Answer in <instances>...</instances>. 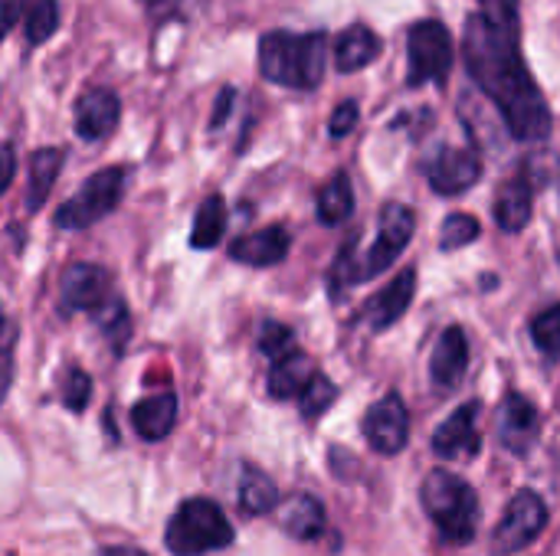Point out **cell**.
I'll return each instance as SVG.
<instances>
[{"mask_svg": "<svg viewBox=\"0 0 560 556\" xmlns=\"http://www.w3.org/2000/svg\"><path fill=\"white\" fill-rule=\"evenodd\" d=\"M532 210H535V184L528 177V170L522 167L515 177H509L495 197V223L505 233H522L532 223Z\"/></svg>", "mask_w": 560, "mask_h": 556, "instance_id": "obj_17", "label": "cell"}, {"mask_svg": "<svg viewBox=\"0 0 560 556\" xmlns=\"http://www.w3.org/2000/svg\"><path fill=\"white\" fill-rule=\"evenodd\" d=\"M354 125H358V102H341V105L331 111L328 131H331V138H345V134L354 131Z\"/></svg>", "mask_w": 560, "mask_h": 556, "instance_id": "obj_34", "label": "cell"}, {"mask_svg": "<svg viewBox=\"0 0 560 556\" xmlns=\"http://www.w3.org/2000/svg\"><path fill=\"white\" fill-rule=\"evenodd\" d=\"M292 341H295L292 328H285V324H279V321H266L262 331H259V351H262L266 357H272V360L292 354V351H295Z\"/></svg>", "mask_w": 560, "mask_h": 556, "instance_id": "obj_32", "label": "cell"}, {"mask_svg": "<svg viewBox=\"0 0 560 556\" xmlns=\"http://www.w3.org/2000/svg\"><path fill=\"white\" fill-rule=\"evenodd\" d=\"M59 167H62L59 147H39L30 154V187H26V210L30 213H36L46 203V197L59 177Z\"/></svg>", "mask_w": 560, "mask_h": 556, "instance_id": "obj_22", "label": "cell"}, {"mask_svg": "<svg viewBox=\"0 0 560 556\" xmlns=\"http://www.w3.org/2000/svg\"><path fill=\"white\" fill-rule=\"evenodd\" d=\"M381 49H384L381 36L371 26L354 23V26H348L338 36V43H335V62H338L341 72H358V69L371 66L381 56Z\"/></svg>", "mask_w": 560, "mask_h": 556, "instance_id": "obj_21", "label": "cell"}, {"mask_svg": "<svg viewBox=\"0 0 560 556\" xmlns=\"http://www.w3.org/2000/svg\"><path fill=\"white\" fill-rule=\"evenodd\" d=\"M89 397H92V377L82 367H72L66 374V380H62V403H66V410L82 413L89 406Z\"/></svg>", "mask_w": 560, "mask_h": 556, "instance_id": "obj_33", "label": "cell"}, {"mask_svg": "<svg viewBox=\"0 0 560 556\" xmlns=\"http://www.w3.org/2000/svg\"><path fill=\"white\" fill-rule=\"evenodd\" d=\"M95 324L105 331V338L112 341V347L121 354V351H125V341L131 338V315H128L125 301L115 298L108 308H102V311L95 315Z\"/></svg>", "mask_w": 560, "mask_h": 556, "instance_id": "obj_28", "label": "cell"}, {"mask_svg": "<svg viewBox=\"0 0 560 556\" xmlns=\"http://www.w3.org/2000/svg\"><path fill=\"white\" fill-rule=\"evenodd\" d=\"M479 177H482V157L476 154V147H440L427 161V180L443 197L466 193L469 187L479 184Z\"/></svg>", "mask_w": 560, "mask_h": 556, "instance_id": "obj_10", "label": "cell"}, {"mask_svg": "<svg viewBox=\"0 0 560 556\" xmlns=\"http://www.w3.org/2000/svg\"><path fill=\"white\" fill-rule=\"evenodd\" d=\"M479 413L482 403H463L436 433H433V452L440 459H476L482 449V433H479Z\"/></svg>", "mask_w": 560, "mask_h": 556, "instance_id": "obj_13", "label": "cell"}, {"mask_svg": "<svg viewBox=\"0 0 560 556\" xmlns=\"http://www.w3.org/2000/svg\"><path fill=\"white\" fill-rule=\"evenodd\" d=\"M233 102H236V92H233V88H223L220 98H217V108H213V115H210V128H223V121L230 118Z\"/></svg>", "mask_w": 560, "mask_h": 556, "instance_id": "obj_36", "label": "cell"}, {"mask_svg": "<svg viewBox=\"0 0 560 556\" xmlns=\"http://www.w3.org/2000/svg\"><path fill=\"white\" fill-rule=\"evenodd\" d=\"M538 433H541L538 406L522 393H509L499 406V442H502V449L512 456H528L538 442Z\"/></svg>", "mask_w": 560, "mask_h": 556, "instance_id": "obj_12", "label": "cell"}, {"mask_svg": "<svg viewBox=\"0 0 560 556\" xmlns=\"http://www.w3.org/2000/svg\"><path fill=\"white\" fill-rule=\"evenodd\" d=\"M469 367V341L463 328H446L430 357V377L440 390H456Z\"/></svg>", "mask_w": 560, "mask_h": 556, "instance_id": "obj_15", "label": "cell"}, {"mask_svg": "<svg viewBox=\"0 0 560 556\" xmlns=\"http://www.w3.org/2000/svg\"><path fill=\"white\" fill-rule=\"evenodd\" d=\"M279 505V488L276 482L259 472V469H246L243 482H240V511L246 518H259L266 511H272Z\"/></svg>", "mask_w": 560, "mask_h": 556, "instance_id": "obj_26", "label": "cell"}, {"mask_svg": "<svg viewBox=\"0 0 560 556\" xmlns=\"http://www.w3.org/2000/svg\"><path fill=\"white\" fill-rule=\"evenodd\" d=\"M522 23L472 13L463 33V56L472 82L495 102L518 141H545L555 128L551 108L522 59Z\"/></svg>", "mask_w": 560, "mask_h": 556, "instance_id": "obj_1", "label": "cell"}, {"mask_svg": "<svg viewBox=\"0 0 560 556\" xmlns=\"http://www.w3.org/2000/svg\"><path fill=\"white\" fill-rule=\"evenodd\" d=\"M335 400H338V387H335L325 374H318V377L308 383V390L299 397V410H302L305 419H322V416L335 406Z\"/></svg>", "mask_w": 560, "mask_h": 556, "instance_id": "obj_29", "label": "cell"}, {"mask_svg": "<svg viewBox=\"0 0 560 556\" xmlns=\"http://www.w3.org/2000/svg\"><path fill=\"white\" fill-rule=\"evenodd\" d=\"M364 436L371 442V449L377 456H397L404 452L407 439H410V416H407V406L397 393H387L381 397L368 416H364Z\"/></svg>", "mask_w": 560, "mask_h": 556, "instance_id": "obj_11", "label": "cell"}, {"mask_svg": "<svg viewBox=\"0 0 560 556\" xmlns=\"http://www.w3.org/2000/svg\"><path fill=\"white\" fill-rule=\"evenodd\" d=\"M236 541L223 508L210 498H187L167 521L164 544L174 556H203Z\"/></svg>", "mask_w": 560, "mask_h": 556, "instance_id": "obj_5", "label": "cell"}, {"mask_svg": "<svg viewBox=\"0 0 560 556\" xmlns=\"http://www.w3.org/2000/svg\"><path fill=\"white\" fill-rule=\"evenodd\" d=\"M413 229H417V216L407 203H387L384 213H381V226H377V239L374 246L354 259V242L338 252L335 259V275H331V285L338 288H348V285H358V282H371L377 279L381 272H387L400 256L404 249L410 246L413 239Z\"/></svg>", "mask_w": 560, "mask_h": 556, "instance_id": "obj_3", "label": "cell"}, {"mask_svg": "<svg viewBox=\"0 0 560 556\" xmlns=\"http://www.w3.org/2000/svg\"><path fill=\"white\" fill-rule=\"evenodd\" d=\"M112 301H115L112 275L102 265L75 262V265L66 269V275L59 282V308H62V315H69V311H92V315H98Z\"/></svg>", "mask_w": 560, "mask_h": 556, "instance_id": "obj_9", "label": "cell"}, {"mask_svg": "<svg viewBox=\"0 0 560 556\" xmlns=\"http://www.w3.org/2000/svg\"><path fill=\"white\" fill-rule=\"evenodd\" d=\"M420 498H423V508H427L430 521L440 528L446 544L463 547L476 537V531H479V495L466 478H459L446 469H436L427 475Z\"/></svg>", "mask_w": 560, "mask_h": 556, "instance_id": "obj_4", "label": "cell"}, {"mask_svg": "<svg viewBox=\"0 0 560 556\" xmlns=\"http://www.w3.org/2000/svg\"><path fill=\"white\" fill-rule=\"evenodd\" d=\"M102 556H144L141 551H131V547H108L102 551Z\"/></svg>", "mask_w": 560, "mask_h": 556, "instance_id": "obj_39", "label": "cell"}, {"mask_svg": "<svg viewBox=\"0 0 560 556\" xmlns=\"http://www.w3.org/2000/svg\"><path fill=\"white\" fill-rule=\"evenodd\" d=\"M354 213V187L345 170H338L322 190H318V220L325 226H338Z\"/></svg>", "mask_w": 560, "mask_h": 556, "instance_id": "obj_24", "label": "cell"}, {"mask_svg": "<svg viewBox=\"0 0 560 556\" xmlns=\"http://www.w3.org/2000/svg\"><path fill=\"white\" fill-rule=\"evenodd\" d=\"M318 377L315 370V360L302 351H292L279 360H272V370H269V397L276 400H292V397H302L308 390V383Z\"/></svg>", "mask_w": 560, "mask_h": 556, "instance_id": "obj_19", "label": "cell"}, {"mask_svg": "<svg viewBox=\"0 0 560 556\" xmlns=\"http://www.w3.org/2000/svg\"><path fill=\"white\" fill-rule=\"evenodd\" d=\"M282 528L295 541H312L325 531V505L312 495H299L282 508Z\"/></svg>", "mask_w": 560, "mask_h": 556, "instance_id": "obj_23", "label": "cell"}, {"mask_svg": "<svg viewBox=\"0 0 560 556\" xmlns=\"http://www.w3.org/2000/svg\"><path fill=\"white\" fill-rule=\"evenodd\" d=\"M413 292H417V272H413V269H404L384 292H377V295L364 305V321H368L374 331L394 328V324L407 315V308H410V301H413Z\"/></svg>", "mask_w": 560, "mask_h": 556, "instance_id": "obj_16", "label": "cell"}, {"mask_svg": "<svg viewBox=\"0 0 560 556\" xmlns=\"http://www.w3.org/2000/svg\"><path fill=\"white\" fill-rule=\"evenodd\" d=\"M479 13L505 23H522V0H479Z\"/></svg>", "mask_w": 560, "mask_h": 556, "instance_id": "obj_35", "label": "cell"}, {"mask_svg": "<svg viewBox=\"0 0 560 556\" xmlns=\"http://www.w3.org/2000/svg\"><path fill=\"white\" fill-rule=\"evenodd\" d=\"M138 3H144V7H158L161 0H138Z\"/></svg>", "mask_w": 560, "mask_h": 556, "instance_id": "obj_40", "label": "cell"}, {"mask_svg": "<svg viewBox=\"0 0 560 556\" xmlns=\"http://www.w3.org/2000/svg\"><path fill=\"white\" fill-rule=\"evenodd\" d=\"M479 233H482V226H479L476 216H469V213H450L446 223H443V229H440V246L446 252H453V249H463V246L476 242Z\"/></svg>", "mask_w": 560, "mask_h": 556, "instance_id": "obj_30", "label": "cell"}, {"mask_svg": "<svg viewBox=\"0 0 560 556\" xmlns=\"http://www.w3.org/2000/svg\"><path fill=\"white\" fill-rule=\"evenodd\" d=\"M532 341L545 357H560V305L545 308L535 321H532Z\"/></svg>", "mask_w": 560, "mask_h": 556, "instance_id": "obj_31", "label": "cell"}, {"mask_svg": "<svg viewBox=\"0 0 560 556\" xmlns=\"http://www.w3.org/2000/svg\"><path fill=\"white\" fill-rule=\"evenodd\" d=\"M121 118V102L112 88H92L75 102V134L82 141H102L115 131Z\"/></svg>", "mask_w": 560, "mask_h": 556, "instance_id": "obj_14", "label": "cell"}, {"mask_svg": "<svg viewBox=\"0 0 560 556\" xmlns=\"http://www.w3.org/2000/svg\"><path fill=\"white\" fill-rule=\"evenodd\" d=\"M128 187V167H105L95 170L75 197H69L59 210H56V226L59 229H89L92 223H98L102 216H108Z\"/></svg>", "mask_w": 560, "mask_h": 556, "instance_id": "obj_6", "label": "cell"}, {"mask_svg": "<svg viewBox=\"0 0 560 556\" xmlns=\"http://www.w3.org/2000/svg\"><path fill=\"white\" fill-rule=\"evenodd\" d=\"M289 249H292V236L282 226H266L259 233L240 236L230 246V259L253 265V269H269V265H279L289 256Z\"/></svg>", "mask_w": 560, "mask_h": 556, "instance_id": "obj_18", "label": "cell"}, {"mask_svg": "<svg viewBox=\"0 0 560 556\" xmlns=\"http://www.w3.org/2000/svg\"><path fill=\"white\" fill-rule=\"evenodd\" d=\"M20 20V3L16 0H3V29L10 33Z\"/></svg>", "mask_w": 560, "mask_h": 556, "instance_id": "obj_38", "label": "cell"}, {"mask_svg": "<svg viewBox=\"0 0 560 556\" xmlns=\"http://www.w3.org/2000/svg\"><path fill=\"white\" fill-rule=\"evenodd\" d=\"M453 69V36L440 20H423L410 26L407 36V85H443Z\"/></svg>", "mask_w": 560, "mask_h": 556, "instance_id": "obj_7", "label": "cell"}, {"mask_svg": "<svg viewBox=\"0 0 560 556\" xmlns=\"http://www.w3.org/2000/svg\"><path fill=\"white\" fill-rule=\"evenodd\" d=\"M548 524V505L541 501L538 492H518L505 514H502V524L495 528V537H492V551L499 556H512L525 547H532L541 531Z\"/></svg>", "mask_w": 560, "mask_h": 556, "instance_id": "obj_8", "label": "cell"}, {"mask_svg": "<svg viewBox=\"0 0 560 556\" xmlns=\"http://www.w3.org/2000/svg\"><path fill=\"white\" fill-rule=\"evenodd\" d=\"M174 423H177V397H171V393L144 397L141 403L131 406V426L148 442L164 439L174 429Z\"/></svg>", "mask_w": 560, "mask_h": 556, "instance_id": "obj_20", "label": "cell"}, {"mask_svg": "<svg viewBox=\"0 0 560 556\" xmlns=\"http://www.w3.org/2000/svg\"><path fill=\"white\" fill-rule=\"evenodd\" d=\"M328 36L318 33H289L272 29L259 39V72L285 88H318L325 79Z\"/></svg>", "mask_w": 560, "mask_h": 556, "instance_id": "obj_2", "label": "cell"}, {"mask_svg": "<svg viewBox=\"0 0 560 556\" xmlns=\"http://www.w3.org/2000/svg\"><path fill=\"white\" fill-rule=\"evenodd\" d=\"M59 26V0H30L26 3V20H23V29H26V43L30 46H43Z\"/></svg>", "mask_w": 560, "mask_h": 556, "instance_id": "obj_27", "label": "cell"}, {"mask_svg": "<svg viewBox=\"0 0 560 556\" xmlns=\"http://www.w3.org/2000/svg\"><path fill=\"white\" fill-rule=\"evenodd\" d=\"M13 170H16V157H13V144H3V190L13 184Z\"/></svg>", "mask_w": 560, "mask_h": 556, "instance_id": "obj_37", "label": "cell"}, {"mask_svg": "<svg viewBox=\"0 0 560 556\" xmlns=\"http://www.w3.org/2000/svg\"><path fill=\"white\" fill-rule=\"evenodd\" d=\"M226 233V203L220 193H210L194 216V229H190V246L194 249H213Z\"/></svg>", "mask_w": 560, "mask_h": 556, "instance_id": "obj_25", "label": "cell"}]
</instances>
